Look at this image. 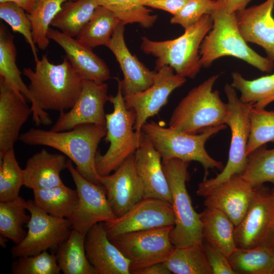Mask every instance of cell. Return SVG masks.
<instances>
[{"instance_id": "1", "label": "cell", "mask_w": 274, "mask_h": 274, "mask_svg": "<svg viewBox=\"0 0 274 274\" xmlns=\"http://www.w3.org/2000/svg\"><path fill=\"white\" fill-rule=\"evenodd\" d=\"M35 62V70L24 68L22 72L29 81L32 119L37 125H49L52 120L46 111L61 113L71 109L80 96L83 78L66 58L54 64L45 54Z\"/></svg>"}, {"instance_id": "2", "label": "cell", "mask_w": 274, "mask_h": 274, "mask_svg": "<svg viewBox=\"0 0 274 274\" xmlns=\"http://www.w3.org/2000/svg\"><path fill=\"white\" fill-rule=\"evenodd\" d=\"M106 133V125L85 124L62 131L30 128L18 140L28 145L45 146L58 150L75 163L84 178L100 184L95 157L98 144Z\"/></svg>"}, {"instance_id": "3", "label": "cell", "mask_w": 274, "mask_h": 274, "mask_svg": "<svg viewBox=\"0 0 274 274\" xmlns=\"http://www.w3.org/2000/svg\"><path fill=\"white\" fill-rule=\"evenodd\" d=\"M212 25L211 15L205 14L196 24L185 29L184 33L176 39L156 41L142 37L141 49L146 54L157 58L155 70L168 65L177 75L193 79L202 66L199 49Z\"/></svg>"}, {"instance_id": "4", "label": "cell", "mask_w": 274, "mask_h": 274, "mask_svg": "<svg viewBox=\"0 0 274 274\" xmlns=\"http://www.w3.org/2000/svg\"><path fill=\"white\" fill-rule=\"evenodd\" d=\"M210 15L212 27L199 49L202 66L208 67L218 58L230 56L244 60L261 72L272 71L274 62L252 49L242 36L236 13H227L217 6Z\"/></svg>"}, {"instance_id": "5", "label": "cell", "mask_w": 274, "mask_h": 274, "mask_svg": "<svg viewBox=\"0 0 274 274\" xmlns=\"http://www.w3.org/2000/svg\"><path fill=\"white\" fill-rule=\"evenodd\" d=\"M225 124L213 126L200 132L189 133L165 127L155 121L146 122L143 131L150 139L160 154L162 160L178 159L190 162H199L205 171V178L209 169L222 170V162L212 158L205 148L207 141L213 135L225 129Z\"/></svg>"}, {"instance_id": "6", "label": "cell", "mask_w": 274, "mask_h": 274, "mask_svg": "<svg viewBox=\"0 0 274 274\" xmlns=\"http://www.w3.org/2000/svg\"><path fill=\"white\" fill-rule=\"evenodd\" d=\"M219 77V75L210 77L182 98L172 113L169 127L197 133L213 126L225 124L227 104L221 100L218 91L213 90Z\"/></svg>"}, {"instance_id": "7", "label": "cell", "mask_w": 274, "mask_h": 274, "mask_svg": "<svg viewBox=\"0 0 274 274\" xmlns=\"http://www.w3.org/2000/svg\"><path fill=\"white\" fill-rule=\"evenodd\" d=\"M109 101L113 105V111L106 114L107 133L104 140L110 143V147L104 155L97 151L95 157L96 168L100 176L110 175L134 154L140 140L134 129L135 112L126 108L119 82L117 93L110 95Z\"/></svg>"}, {"instance_id": "8", "label": "cell", "mask_w": 274, "mask_h": 274, "mask_svg": "<svg viewBox=\"0 0 274 274\" xmlns=\"http://www.w3.org/2000/svg\"><path fill=\"white\" fill-rule=\"evenodd\" d=\"M224 92L228 105L225 124L231 131L228 158L220 173L215 178L203 179L198 184L196 194L203 197L233 176L242 174L247 163V148L250 129L249 115L253 104L242 101L235 89L228 83L225 85Z\"/></svg>"}, {"instance_id": "9", "label": "cell", "mask_w": 274, "mask_h": 274, "mask_svg": "<svg viewBox=\"0 0 274 274\" xmlns=\"http://www.w3.org/2000/svg\"><path fill=\"white\" fill-rule=\"evenodd\" d=\"M172 196L175 224L169 237L175 248L203 242L199 214L195 212L186 188L189 162L178 159L162 160Z\"/></svg>"}, {"instance_id": "10", "label": "cell", "mask_w": 274, "mask_h": 274, "mask_svg": "<svg viewBox=\"0 0 274 274\" xmlns=\"http://www.w3.org/2000/svg\"><path fill=\"white\" fill-rule=\"evenodd\" d=\"M174 226L108 236L130 262V273L151 265L164 262L175 247L169 234Z\"/></svg>"}, {"instance_id": "11", "label": "cell", "mask_w": 274, "mask_h": 274, "mask_svg": "<svg viewBox=\"0 0 274 274\" xmlns=\"http://www.w3.org/2000/svg\"><path fill=\"white\" fill-rule=\"evenodd\" d=\"M30 215L28 231L23 240L11 250L14 257L38 254L56 249L70 235L73 227L67 218L52 216L39 208L33 200L26 201Z\"/></svg>"}, {"instance_id": "12", "label": "cell", "mask_w": 274, "mask_h": 274, "mask_svg": "<svg viewBox=\"0 0 274 274\" xmlns=\"http://www.w3.org/2000/svg\"><path fill=\"white\" fill-rule=\"evenodd\" d=\"M274 233V196L262 186L255 189L244 217L235 226L234 236L238 248L268 245Z\"/></svg>"}, {"instance_id": "13", "label": "cell", "mask_w": 274, "mask_h": 274, "mask_svg": "<svg viewBox=\"0 0 274 274\" xmlns=\"http://www.w3.org/2000/svg\"><path fill=\"white\" fill-rule=\"evenodd\" d=\"M66 168L74 182L79 197L77 207L68 219L73 228L85 236L95 224L116 219L104 187L84 178L70 159L67 160Z\"/></svg>"}, {"instance_id": "14", "label": "cell", "mask_w": 274, "mask_h": 274, "mask_svg": "<svg viewBox=\"0 0 274 274\" xmlns=\"http://www.w3.org/2000/svg\"><path fill=\"white\" fill-rule=\"evenodd\" d=\"M185 78L177 75L168 65L161 67L153 84L145 90L124 97L128 109L135 113L134 129L140 138L142 128L147 120L157 114L166 104L171 93L185 83Z\"/></svg>"}, {"instance_id": "15", "label": "cell", "mask_w": 274, "mask_h": 274, "mask_svg": "<svg viewBox=\"0 0 274 274\" xmlns=\"http://www.w3.org/2000/svg\"><path fill=\"white\" fill-rule=\"evenodd\" d=\"M108 236L174 226L175 217L171 203L155 198H144L120 217L102 222Z\"/></svg>"}, {"instance_id": "16", "label": "cell", "mask_w": 274, "mask_h": 274, "mask_svg": "<svg viewBox=\"0 0 274 274\" xmlns=\"http://www.w3.org/2000/svg\"><path fill=\"white\" fill-rule=\"evenodd\" d=\"M108 90V84L105 82L83 79L82 90L76 103L67 112L60 113L50 130H69L85 124L106 125L105 105L109 101Z\"/></svg>"}, {"instance_id": "17", "label": "cell", "mask_w": 274, "mask_h": 274, "mask_svg": "<svg viewBox=\"0 0 274 274\" xmlns=\"http://www.w3.org/2000/svg\"><path fill=\"white\" fill-rule=\"evenodd\" d=\"M99 181L117 218L144 198L143 185L136 168L134 154L126 158L114 173L100 176Z\"/></svg>"}, {"instance_id": "18", "label": "cell", "mask_w": 274, "mask_h": 274, "mask_svg": "<svg viewBox=\"0 0 274 274\" xmlns=\"http://www.w3.org/2000/svg\"><path fill=\"white\" fill-rule=\"evenodd\" d=\"M124 25L119 24L106 46L114 55L122 72L123 79L118 82L124 97L149 88L157 74V71L149 70L130 52L124 39Z\"/></svg>"}, {"instance_id": "19", "label": "cell", "mask_w": 274, "mask_h": 274, "mask_svg": "<svg viewBox=\"0 0 274 274\" xmlns=\"http://www.w3.org/2000/svg\"><path fill=\"white\" fill-rule=\"evenodd\" d=\"M134 154L136 168L143 185L144 198H158L172 204V196L161 156L143 131Z\"/></svg>"}, {"instance_id": "20", "label": "cell", "mask_w": 274, "mask_h": 274, "mask_svg": "<svg viewBox=\"0 0 274 274\" xmlns=\"http://www.w3.org/2000/svg\"><path fill=\"white\" fill-rule=\"evenodd\" d=\"M86 257L96 274H130V262L109 239L102 222L85 237Z\"/></svg>"}, {"instance_id": "21", "label": "cell", "mask_w": 274, "mask_h": 274, "mask_svg": "<svg viewBox=\"0 0 274 274\" xmlns=\"http://www.w3.org/2000/svg\"><path fill=\"white\" fill-rule=\"evenodd\" d=\"M274 0L236 13L239 31L247 42L256 44L265 50L267 58L274 62Z\"/></svg>"}, {"instance_id": "22", "label": "cell", "mask_w": 274, "mask_h": 274, "mask_svg": "<svg viewBox=\"0 0 274 274\" xmlns=\"http://www.w3.org/2000/svg\"><path fill=\"white\" fill-rule=\"evenodd\" d=\"M255 189L241 174L235 175L208 193L204 205L223 212L235 226L247 211Z\"/></svg>"}, {"instance_id": "23", "label": "cell", "mask_w": 274, "mask_h": 274, "mask_svg": "<svg viewBox=\"0 0 274 274\" xmlns=\"http://www.w3.org/2000/svg\"><path fill=\"white\" fill-rule=\"evenodd\" d=\"M26 100L0 77V157L14 148L21 127L32 114Z\"/></svg>"}, {"instance_id": "24", "label": "cell", "mask_w": 274, "mask_h": 274, "mask_svg": "<svg viewBox=\"0 0 274 274\" xmlns=\"http://www.w3.org/2000/svg\"><path fill=\"white\" fill-rule=\"evenodd\" d=\"M47 37L64 50L66 58L83 79L105 82L110 78V72L107 65L93 52L92 48L76 38L51 28L48 30Z\"/></svg>"}, {"instance_id": "25", "label": "cell", "mask_w": 274, "mask_h": 274, "mask_svg": "<svg viewBox=\"0 0 274 274\" xmlns=\"http://www.w3.org/2000/svg\"><path fill=\"white\" fill-rule=\"evenodd\" d=\"M67 160L64 155L51 153L45 149L36 153L22 169L23 186L33 190L64 185L60 174L66 168Z\"/></svg>"}, {"instance_id": "26", "label": "cell", "mask_w": 274, "mask_h": 274, "mask_svg": "<svg viewBox=\"0 0 274 274\" xmlns=\"http://www.w3.org/2000/svg\"><path fill=\"white\" fill-rule=\"evenodd\" d=\"M199 216L203 241L220 250L228 258L237 249L233 222L223 212L211 207H205Z\"/></svg>"}, {"instance_id": "27", "label": "cell", "mask_w": 274, "mask_h": 274, "mask_svg": "<svg viewBox=\"0 0 274 274\" xmlns=\"http://www.w3.org/2000/svg\"><path fill=\"white\" fill-rule=\"evenodd\" d=\"M85 236L73 229L68 238L57 249L56 257L64 274H96L86 257Z\"/></svg>"}, {"instance_id": "28", "label": "cell", "mask_w": 274, "mask_h": 274, "mask_svg": "<svg viewBox=\"0 0 274 274\" xmlns=\"http://www.w3.org/2000/svg\"><path fill=\"white\" fill-rule=\"evenodd\" d=\"M34 201L49 214L69 219L76 209L79 200L76 189L65 185L33 190Z\"/></svg>"}, {"instance_id": "29", "label": "cell", "mask_w": 274, "mask_h": 274, "mask_svg": "<svg viewBox=\"0 0 274 274\" xmlns=\"http://www.w3.org/2000/svg\"><path fill=\"white\" fill-rule=\"evenodd\" d=\"M99 6L97 0L67 1L64 3L51 25L68 36L76 38Z\"/></svg>"}, {"instance_id": "30", "label": "cell", "mask_w": 274, "mask_h": 274, "mask_svg": "<svg viewBox=\"0 0 274 274\" xmlns=\"http://www.w3.org/2000/svg\"><path fill=\"white\" fill-rule=\"evenodd\" d=\"M16 49L14 37L1 25L0 27V77L18 95L33 103V99L27 86L23 81L16 63Z\"/></svg>"}, {"instance_id": "31", "label": "cell", "mask_w": 274, "mask_h": 274, "mask_svg": "<svg viewBox=\"0 0 274 274\" xmlns=\"http://www.w3.org/2000/svg\"><path fill=\"white\" fill-rule=\"evenodd\" d=\"M236 273L273 274L274 252L268 245L238 248L228 258Z\"/></svg>"}, {"instance_id": "32", "label": "cell", "mask_w": 274, "mask_h": 274, "mask_svg": "<svg viewBox=\"0 0 274 274\" xmlns=\"http://www.w3.org/2000/svg\"><path fill=\"white\" fill-rule=\"evenodd\" d=\"M121 23L112 12L99 5L76 38L92 49L101 45L107 46Z\"/></svg>"}, {"instance_id": "33", "label": "cell", "mask_w": 274, "mask_h": 274, "mask_svg": "<svg viewBox=\"0 0 274 274\" xmlns=\"http://www.w3.org/2000/svg\"><path fill=\"white\" fill-rule=\"evenodd\" d=\"M164 263L175 274H213L203 243L175 248Z\"/></svg>"}, {"instance_id": "34", "label": "cell", "mask_w": 274, "mask_h": 274, "mask_svg": "<svg viewBox=\"0 0 274 274\" xmlns=\"http://www.w3.org/2000/svg\"><path fill=\"white\" fill-rule=\"evenodd\" d=\"M231 85L240 91V100L245 103H252L253 107L265 109L274 101V74L254 80H247L234 72L231 74Z\"/></svg>"}, {"instance_id": "35", "label": "cell", "mask_w": 274, "mask_h": 274, "mask_svg": "<svg viewBox=\"0 0 274 274\" xmlns=\"http://www.w3.org/2000/svg\"><path fill=\"white\" fill-rule=\"evenodd\" d=\"M26 201L21 196L10 201L0 202V236L11 240L15 245L26 235L23 225L28 224L30 215H27Z\"/></svg>"}, {"instance_id": "36", "label": "cell", "mask_w": 274, "mask_h": 274, "mask_svg": "<svg viewBox=\"0 0 274 274\" xmlns=\"http://www.w3.org/2000/svg\"><path fill=\"white\" fill-rule=\"evenodd\" d=\"M69 1L74 0H37L32 10L27 13L34 42L40 49L45 50L48 46L49 26L64 3Z\"/></svg>"}, {"instance_id": "37", "label": "cell", "mask_w": 274, "mask_h": 274, "mask_svg": "<svg viewBox=\"0 0 274 274\" xmlns=\"http://www.w3.org/2000/svg\"><path fill=\"white\" fill-rule=\"evenodd\" d=\"M146 0H97L100 6L112 12L124 25L136 23L144 28L155 23L157 16L144 5Z\"/></svg>"}, {"instance_id": "38", "label": "cell", "mask_w": 274, "mask_h": 274, "mask_svg": "<svg viewBox=\"0 0 274 274\" xmlns=\"http://www.w3.org/2000/svg\"><path fill=\"white\" fill-rule=\"evenodd\" d=\"M253 188L266 182L274 185V148L263 145L248 155L246 168L241 174Z\"/></svg>"}, {"instance_id": "39", "label": "cell", "mask_w": 274, "mask_h": 274, "mask_svg": "<svg viewBox=\"0 0 274 274\" xmlns=\"http://www.w3.org/2000/svg\"><path fill=\"white\" fill-rule=\"evenodd\" d=\"M22 186V169L17 161L14 148H12L0 157V201L17 198Z\"/></svg>"}, {"instance_id": "40", "label": "cell", "mask_w": 274, "mask_h": 274, "mask_svg": "<svg viewBox=\"0 0 274 274\" xmlns=\"http://www.w3.org/2000/svg\"><path fill=\"white\" fill-rule=\"evenodd\" d=\"M247 155L268 142H274V111L252 107Z\"/></svg>"}, {"instance_id": "41", "label": "cell", "mask_w": 274, "mask_h": 274, "mask_svg": "<svg viewBox=\"0 0 274 274\" xmlns=\"http://www.w3.org/2000/svg\"><path fill=\"white\" fill-rule=\"evenodd\" d=\"M13 274H58L61 270L56 255L47 251L38 254L18 257L11 265Z\"/></svg>"}, {"instance_id": "42", "label": "cell", "mask_w": 274, "mask_h": 274, "mask_svg": "<svg viewBox=\"0 0 274 274\" xmlns=\"http://www.w3.org/2000/svg\"><path fill=\"white\" fill-rule=\"evenodd\" d=\"M21 7L11 2L0 3V18L11 27L14 32H19L24 37L31 48L35 61L39 58L34 42L31 22L28 16Z\"/></svg>"}, {"instance_id": "43", "label": "cell", "mask_w": 274, "mask_h": 274, "mask_svg": "<svg viewBox=\"0 0 274 274\" xmlns=\"http://www.w3.org/2000/svg\"><path fill=\"white\" fill-rule=\"evenodd\" d=\"M217 6L216 0H191L173 15L170 22L187 29L196 24L204 15H210Z\"/></svg>"}, {"instance_id": "44", "label": "cell", "mask_w": 274, "mask_h": 274, "mask_svg": "<svg viewBox=\"0 0 274 274\" xmlns=\"http://www.w3.org/2000/svg\"><path fill=\"white\" fill-rule=\"evenodd\" d=\"M206 255L213 274H236L228 257L220 250L203 241Z\"/></svg>"}, {"instance_id": "45", "label": "cell", "mask_w": 274, "mask_h": 274, "mask_svg": "<svg viewBox=\"0 0 274 274\" xmlns=\"http://www.w3.org/2000/svg\"><path fill=\"white\" fill-rule=\"evenodd\" d=\"M190 1L191 0H146L144 5L162 10L175 15Z\"/></svg>"}, {"instance_id": "46", "label": "cell", "mask_w": 274, "mask_h": 274, "mask_svg": "<svg viewBox=\"0 0 274 274\" xmlns=\"http://www.w3.org/2000/svg\"><path fill=\"white\" fill-rule=\"evenodd\" d=\"M217 6L229 13H236L246 9L251 0H216Z\"/></svg>"}, {"instance_id": "47", "label": "cell", "mask_w": 274, "mask_h": 274, "mask_svg": "<svg viewBox=\"0 0 274 274\" xmlns=\"http://www.w3.org/2000/svg\"><path fill=\"white\" fill-rule=\"evenodd\" d=\"M171 273L164 262H160L140 269L134 274H170Z\"/></svg>"}, {"instance_id": "48", "label": "cell", "mask_w": 274, "mask_h": 274, "mask_svg": "<svg viewBox=\"0 0 274 274\" xmlns=\"http://www.w3.org/2000/svg\"><path fill=\"white\" fill-rule=\"evenodd\" d=\"M37 0H0V3L11 2L29 13L33 8Z\"/></svg>"}, {"instance_id": "49", "label": "cell", "mask_w": 274, "mask_h": 274, "mask_svg": "<svg viewBox=\"0 0 274 274\" xmlns=\"http://www.w3.org/2000/svg\"><path fill=\"white\" fill-rule=\"evenodd\" d=\"M272 192L274 196V189L272 191ZM269 246L272 249V250L274 252V233L271 239V241L269 244Z\"/></svg>"}, {"instance_id": "50", "label": "cell", "mask_w": 274, "mask_h": 274, "mask_svg": "<svg viewBox=\"0 0 274 274\" xmlns=\"http://www.w3.org/2000/svg\"><path fill=\"white\" fill-rule=\"evenodd\" d=\"M273 274H274V272H273Z\"/></svg>"}]
</instances>
